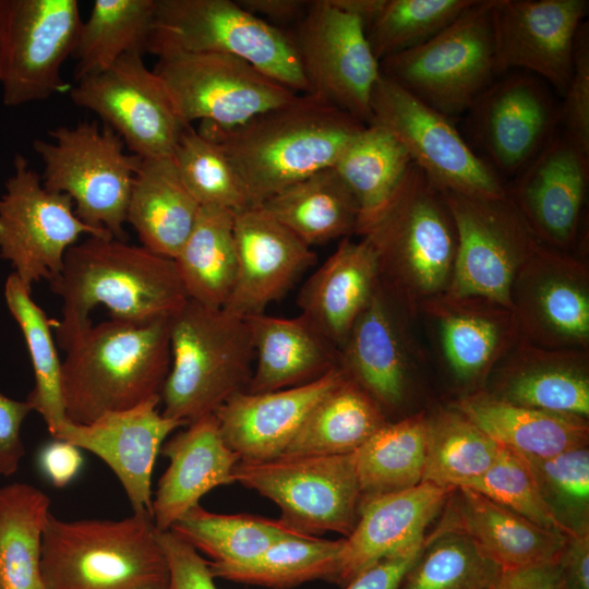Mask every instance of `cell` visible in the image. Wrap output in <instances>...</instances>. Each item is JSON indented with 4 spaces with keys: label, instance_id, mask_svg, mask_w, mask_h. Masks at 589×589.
<instances>
[{
    "label": "cell",
    "instance_id": "5b68a950",
    "mask_svg": "<svg viewBox=\"0 0 589 589\" xmlns=\"http://www.w3.org/2000/svg\"><path fill=\"white\" fill-rule=\"evenodd\" d=\"M152 516L63 520L51 513L41 539L46 589H169Z\"/></svg>",
    "mask_w": 589,
    "mask_h": 589
},
{
    "label": "cell",
    "instance_id": "7a4b0ae2",
    "mask_svg": "<svg viewBox=\"0 0 589 589\" xmlns=\"http://www.w3.org/2000/svg\"><path fill=\"white\" fill-rule=\"evenodd\" d=\"M61 298V318L51 322L57 346L92 325L104 305L112 320L149 322L172 316L188 301L173 260L112 237L89 236L65 253L49 281Z\"/></svg>",
    "mask_w": 589,
    "mask_h": 589
},
{
    "label": "cell",
    "instance_id": "8fae6325",
    "mask_svg": "<svg viewBox=\"0 0 589 589\" xmlns=\"http://www.w3.org/2000/svg\"><path fill=\"white\" fill-rule=\"evenodd\" d=\"M83 235L112 237L83 223L72 200L47 190L28 159L15 154L0 195V259L32 291L34 284L60 273L65 253Z\"/></svg>",
    "mask_w": 589,
    "mask_h": 589
},
{
    "label": "cell",
    "instance_id": "ba28073f",
    "mask_svg": "<svg viewBox=\"0 0 589 589\" xmlns=\"http://www.w3.org/2000/svg\"><path fill=\"white\" fill-rule=\"evenodd\" d=\"M49 136L33 142L44 165V187L68 195L86 225L128 241L123 225L142 158L125 153L121 137L97 121L60 125Z\"/></svg>",
    "mask_w": 589,
    "mask_h": 589
},
{
    "label": "cell",
    "instance_id": "60d3db41",
    "mask_svg": "<svg viewBox=\"0 0 589 589\" xmlns=\"http://www.w3.org/2000/svg\"><path fill=\"white\" fill-rule=\"evenodd\" d=\"M428 417L386 422L356 453L361 500L410 489L423 480Z\"/></svg>",
    "mask_w": 589,
    "mask_h": 589
},
{
    "label": "cell",
    "instance_id": "f6af8a7d",
    "mask_svg": "<svg viewBox=\"0 0 589 589\" xmlns=\"http://www.w3.org/2000/svg\"><path fill=\"white\" fill-rule=\"evenodd\" d=\"M502 446L457 410L428 418L423 481L456 489L482 476Z\"/></svg>",
    "mask_w": 589,
    "mask_h": 589
},
{
    "label": "cell",
    "instance_id": "6125c7cd",
    "mask_svg": "<svg viewBox=\"0 0 589 589\" xmlns=\"http://www.w3.org/2000/svg\"><path fill=\"white\" fill-rule=\"evenodd\" d=\"M2 77V34H1V17H0V82Z\"/></svg>",
    "mask_w": 589,
    "mask_h": 589
},
{
    "label": "cell",
    "instance_id": "5bb4252c",
    "mask_svg": "<svg viewBox=\"0 0 589 589\" xmlns=\"http://www.w3.org/2000/svg\"><path fill=\"white\" fill-rule=\"evenodd\" d=\"M154 72L180 119L190 124H242L299 95L249 62L223 53H161Z\"/></svg>",
    "mask_w": 589,
    "mask_h": 589
},
{
    "label": "cell",
    "instance_id": "db71d44e",
    "mask_svg": "<svg viewBox=\"0 0 589 589\" xmlns=\"http://www.w3.org/2000/svg\"><path fill=\"white\" fill-rule=\"evenodd\" d=\"M32 411L26 399H13L0 390V476H12L20 467L25 455L21 429Z\"/></svg>",
    "mask_w": 589,
    "mask_h": 589
},
{
    "label": "cell",
    "instance_id": "f546056e",
    "mask_svg": "<svg viewBox=\"0 0 589 589\" xmlns=\"http://www.w3.org/2000/svg\"><path fill=\"white\" fill-rule=\"evenodd\" d=\"M494 392L503 400L543 411L589 414L588 350H556L522 338L497 363Z\"/></svg>",
    "mask_w": 589,
    "mask_h": 589
},
{
    "label": "cell",
    "instance_id": "ac0fdd59",
    "mask_svg": "<svg viewBox=\"0 0 589 589\" xmlns=\"http://www.w3.org/2000/svg\"><path fill=\"white\" fill-rule=\"evenodd\" d=\"M519 337L548 349L588 350L587 264L542 243L519 268L510 289Z\"/></svg>",
    "mask_w": 589,
    "mask_h": 589
},
{
    "label": "cell",
    "instance_id": "7bdbcfd3",
    "mask_svg": "<svg viewBox=\"0 0 589 589\" xmlns=\"http://www.w3.org/2000/svg\"><path fill=\"white\" fill-rule=\"evenodd\" d=\"M31 293L15 274L9 275L3 291L5 304L22 332L35 377L26 400L41 416L50 435L55 436L68 421L61 389L62 361L51 332V321Z\"/></svg>",
    "mask_w": 589,
    "mask_h": 589
},
{
    "label": "cell",
    "instance_id": "484cf974",
    "mask_svg": "<svg viewBox=\"0 0 589 589\" xmlns=\"http://www.w3.org/2000/svg\"><path fill=\"white\" fill-rule=\"evenodd\" d=\"M441 513L430 537L462 534L501 569L558 561L568 540L469 488L454 489Z\"/></svg>",
    "mask_w": 589,
    "mask_h": 589
},
{
    "label": "cell",
    "instance_id": "1f68e13d",
    "mask_svg": "<svg viewBox=\"0 0 589 589\" xmlns=\"http://www.w3.org/2000/svg\"><path fill=\"white\" fill-rule=\"evenodd\" d=\"M254 348L247 392L264 393L311 383L339 368V350L303 315L244 317Z\"/></svg>",
    "mask_w": 589,
    "mask_h": 589
},
{
    "label": "cell",
    "instance_id": "e0dca14e",
    "mask_svg": "<svg viewBox=\"0 0 589 589\" xmlns=\"http://www.w3.org/2000/svg\"><path fill=\"white\" fill-rule=\"evenodd\" d=\"M142 56L125 55L109 69L80 80L70 97L112 129L131 154L140 158L171 157L187 123Z\"/></svg>",
    "mask_w": 589,
    "mask_h": 589
},
{
    "label": "cell",
    "instance_id": "7402d4cb",
    "mask_svg": "<svg viewBox=\"0 0 589 589\" xmlns=\"http://www.w3.org/2000/svg\"><path fill=\"white\" fill-rule=\"evenodd\" d=\"M588 178L589 154L555 133L506 193L542 244L567 252L577 237Z\"/></svg>",
    "mask_w": 589,
    "mask_h": 589
},
{
    "label": "cell",
    "instance_id": "bcb514c9",
    "mask_svg": "<svg viewBox=\"0 0 589 589\" xmlns=\"http://www.w3.org/2000/svg\"><path fill=\"white\" fill-rule=\"evenodd\" d=\"M171 157L183 184L201 206L235 213L254 207L227 156L192 124L183 127Z\"/></svg>",
    "mask_w": 589,
    "mask_h": 589
},
{
    "label": "cell",
    "instance_id": "ee69618b",
    "mask_svg": "<svg viewBox=\"0 0 589 589\" xmlns=\"http://www.w3.org/2000/svg\"><path fill=\"white\" fill-rule=\"evenodd\" d=\"M199 553L219 564L251 561L273 543L286 537L302 534L280 519L237 514H216L200 504L188 510L170 529Z\"/></svg>",
    "mask_w": 589,
    "mask_h": 589
},
{
    "label": "cell",
    "instance_id": "44dd1931",
    "mask_svg": "<svg viewBox=\"0 0 589 589\" xmlns=\"http://www.w3.org/2000/svg\"><path fill=\"white\" fill-rule=\"evenodd\" d=\"M160 397L110 411L87 424L68 420L53 436L100 458L120 481L133 513L152 516V476L166 438L183 421L164 416Z\"/></svg>",
    "mask_w": 589,
    "mask_h": 589
},
{
    "label": "cell",
    "instance_id": "d4e9b609",
    "mask_svg": "<svg viewBox=\"0 0 589 589\" xmlns=\"http://www.w3.org/2000/svg\"><path fill=\"white\" fill-rule=\"evenodd\" d=\"M344 377L342 370L336 368L308 384L237 393L214 413L226 444L241 461L283 455L316 404Z\"/></svg>",
    "mask_w": 589,
    "mask_h": 589
},
{
    "label": "cell",
    "instance_id": "6f0895ef",
    "mask_svg": "<svg viewBox=\"0 0 589 589\" xmlns=\"http://www.w3.org/2000/svg\"><path fill=\"white\" fill-rule=\"evenodd\" d=\"M38 461L46 478L56 488H63L80 472L83 456L75 445L55 440L41 449Z\"/></svg>",
    "mask_w": 589,
    "mask_h": 589
},
{
    "label": "cell",
    "instance_id": "ab89813d",
    "mask_svg": "<svg viewBox=\"0 0 589 589\" xmlns=\"http://www.w3.org/2000/svg\"><path fill=\"white\" fill-rule=\"evenodd\" d=\"M157 0H96L82 23L73 77L80 80L109 69L129 53L147 52Z\"/></svg>",
    "mask_w": 589,
    "mask_h": 589
},
{
    "label": "cell",
    "instance_id": "f35d334b",
    "mask_svg": "<svg viewBox=\"0 0 589 589\" xmlns=\"http://www.w3.org/2000/svg\"><path fill=\"white\" fill-rule=\"evenodd\" d=\"M49 496L34 485L0 486V582L2 589H46L41 539Z\"/></svg>",
    "mask_w": 589,
    "mask_h": 589
},
{
    "label": "cell",
    "instance_id": "603a6c76",
    "mask_svg": "<svg viewBox=\"0 0 589 589\" xmlns=\"http://www.w3.org/2000/svg\"><path fill=\"white\" fill-rule=\"evenodd\" d=\"M237 276L224 306L245 317L265 313L316 262V253L263 207L236 213Z\"/></svg>",
    "mask_w": 589,
    "mask_h": 589
},
{
    "label": "cell",
    "instance_id": "9a60e30c",
    "mask_svg": "<svg viewBox=\"0 0 589 589\" xmlns=\"http://www.w3.org/2000/svg\"><path fill=\"white\" fill-rule=\"evenodd\" d=\"M2 103L17 107L61 91L82 20L76 0H0Z\"/></svg>",
    "mask_w": 589,
    "mask_h": 589
},
{
    "label": "cell",
    "instance_id": "94428289",
    "mask_svg": "<svg viewBox=\"0 0 589 589\" xmlns=\"http://www.w3.org/2000/svg\"><path fill=\"white\" fill-rule=\"evenodd\" d=\"M386 0H330L341 11L361 21L365 31L381 13Z\"/></svg>",
    "mask_w": 589,
    "mask_h": 589
},
{
    "label": "cell",
    "instance_id": "4fadbf2b",
    "mask_svg": "<svg viewBox=\"0 0 589 589\" xmlns=\"http://www.w3.org/2000/svg\"><path fill=\"white\" fill-rule=\"evenodd\" d=\"M441 192L457 235L446 292L486 299L510 310L514 279L541 242L507 195L486 199Z\"/></svg>",
    "mask_w": 589,
    "mask_h": 589
},
{
    "label": "cell",
    "instance_id": "52a82bcc",
    "mask_svg": "<svg viewBox=\"0 0 589 589\" xmlns=\"http://www.w3.org/2000/svg\"><path fill=\"white\" fill-rule=\"evenodd\" d=\"M211 52L240 58L299 94L309 85L289 32L231 0H157L147 52Z\"/></svg>",
    "mask_w": 589,
    "mask_h": 589
},
{
    "label": "cell",
    "instance_id": "7c38bea8",
    "mask_svg": "<svg viewBox=\"0 0 589 589\" xmlns=\"http://www.w3.org/2000/svg\"><path fill=\"white\" fill-rule=\"evenodd\" d=\"M372 118L390 132L440 191L486 199L507 195L500 176L462 139L450 117L381 74L371 97Z\"/></svg>",
    "mask_w": 589,
    "mask_h": 589
},
{
    "label": "cell",
    "instance_id": "f907efd6",
    "mask_svg": "<svg viewBox=\"0 0 589 589\" xmlns=\"http://www.w3.org/2000/svg\"><path fill=\"white\" fill-rule=\"evenodd\" d=\"M527 465L557 517L575 532L588 528L589 450L587 446L549 457L517 454Z\"/></svg>",
    "mask_w": 589,
    "mask_h": 589
},
{
    "label": "cell",
    "instance_id": "be15d7a7",
    "mask_svg": "<svg viewBox=\"0 0 589 589\" xmlns=\"http://www.w3.org/2000/svg\"><path fill=\"white\" fill-rule=\"evenodd\" d=\"M0 589H2V587H1V582H0Z\"/></svg>",
    "mask_w": 589,
    "mask_h": 589
},
{
    "label": "cell",
    "instance_id": "2e32d148",
    "mask_svg": "<svg viewBox=\"0 0 589 589\" xmlns=\"http://www.w3.org/2000/svg\"><path fill=\"white\" fill-rule=\"evenodd\" d=\"M289 33L308 94L370 124L371 97L381 70L361 21L330 0H315Z\"/></svg>",
    "mask_w": 589,
    "mask_h": 589
},
{
    "label": "cell",
    "instance_id": "f1b7e54d",
    "mask_svg": "<svg viewBox=\"0 0 589 589\" xmlns=\"http://www.w3.org/2000/svg\"><path fill=\"white\" fill-rule=\"evenodd\" d=\"M420 311L437 326L443 357L461 382L484 378L519 338L512 311L486 299L445 292Z\"/></svg>",
    "mask_w": 589,
    "mask_h": 589
},
{
    "label": "cell",
    "instance_id": "8d00e7d4",
    "mask_svg": "<svg viewBox=\"0 0 589 589\" xmlns=\"http://www.w3.org/2000/svg\"><path fill=\"white\" fill-rule=\"evenodd\" d=\"M386 422L381 406L345 375L316 404L283 455L353 454Z\"/></svg>",
    "mask_w": 589,
    "mask_h": 589
},
{
    "label": "cell",
    "instance_id": "d590c367",
    "mask_svg": "<svg viewBox=\"0 0 589 589\" xmlns=\"http://www.w3.org/2000/svg\"><path fill=\"white\" fill-rule=\"evenodd\" d=\"M236 213L201 206L194 226L173 259L188 299L224 309L237 276Z\"/></svg>",
    "mask_w": 589,
    "mask_h": 589
},
{
    "label": "cell",
    "instance_id": "11a10c76",
    "mask_svg": "<svg viewBox=\"0 0 589 589\" xmlns=\"http://www.w3.org/2000/svg\"><path fill=\"white\" fill-rule=\"evenodd\" d=\"M426 544L425 536L409 548L381 560L349 581L342 589H399Z\"/></svg>",
    "mask_w": 589,
    "mask_h": 589
},
{
    "label": "cell",
    "instance_id": "ffe728a7",
    "mask_svg": "<svg viewBox=\"0 0 589 589\" xmlns=\"http://www.w3.org/2000/svg\"><path fill=\"white\" fill-rule=\"evenodd\" d=\"M469 110L473 136L498 176L517 175L561 122V109L546 87L528 74L489 85Z\"/></svg>",
    "mask_w": 589,
    "mask_h": 589
},
{
    "label": "cell",
    "instance_id": "680465c9",
    "mask_svg": "<svg viewBox=\"0 0 589 589\" xmlns=\"http://www.w3.org/2000/svg\"><path fill=\"white\" fill-rule=\"evenodd\" d=\"M565 589H589V529L567 540L560 557Z\"/></svg>",
    "mask_w": 589,
    "mask_h": 589
},
{
    "label": "cell",
    "instance_id": "83f0119b",
    "mask_svg": "<svg viewBox=\"0 0 589 589\" xmlns=\"http://www.w3.org/2000/svg\"><path fill=\"white\" fill-rule=\"evenodd\" d=\"M168 441L160 453L169 466L153 497L152 518L157 530H169L211 490L233 482L240 457L225 442L215 414L205 416Z\"/></svg>",
    "mask_w": 589,
    "mask_h": 589
},
{
    "label": "cell",
    "instance_id": "277c9868",
    "mask_svg": "<svg viewBox=\"0 0 589 589\" xmlns=\"http://www.w3.org/2000/svg\"><path fill=\"white\" fill-rule=\"evenodd\" d=\"M359 236L376 253L382 287L409 315L447 291L457 249L455 225L442 192L414 164Z\"/></svg>",
    "mask_w": 589,
    "mask_h": 589
},
{
    "label": "cell",
    "instance_id": "91938a15",
    "mask_svg": "<svg viewBox=\"0 0 589 589\" xmlns=\"http://www.w3.org/2000/svg\"><path fill=\"white\" fill-rule=\"evenodd\" d=\"M311 1L305 0H237L251 14L277 24H296L304 16Z\"/></svg>",
    "mask_w": 589,
    "mask_h": 589
},
{
    "label": "cell",
    "instance_id": "c3c4849f",
    "mask_svg": "<svg viewBox=\"0 0 589 589\" xmlns=\"http://www.w3.org/2000/svg\"><path fill=\"white\" fill-rule=\"evenodd\" d=\"M476 0H386L366 28L374 57H386L423 44L440 33Z\"/></svg>",
    "mask_w": 589,
    "mask_h": 589
},
{
    "label": "cell",
    "instance_id": "b9f144b4",
    "mask_svg": "<svg viewBox=\"0 0 589 589\" xmlns=\"http://www.w3.org/2000/svg\"><path fill=\"white\" fill-rule=\"evenodd\" d=\"M344 538L337 540L294 534L280 539L255 558L238 564L208 562L215 578L288 589L308 581H329L334 575Z\"/></svg>",
    "mask_w": 589,
    "mask_h": 589
},
{
    "label": "cell",
    "instance_id": "836d02e7",
    "mask_svg": "<svg viewBox=\"0 0 589 589\" xmlns=\"http://www.w3.org/2000/svg\"><path fill=\"white\" fill-rule=\"evenodd\" d=\"M201 205L183 184L172 157L142 158L135 172L127 223L142 247L173 260L189 237Z\"/></svg>",
    "mask_w": 589,
    "mask_h": 589
},
{
    "label": "cell",
    "instance_id": "8992f818",
    "mask_svg": "<svg viewBox=\"0 0 589 589\" xmlns=\"http://www.w3.org/2000/svg\"><path fill=\"white\" fill-rule=\"evenodd\" d=\"M171 363L161 413L187 425L247 389L254 348L244 317L188 301L169 317Z\"/></svg>",
    "mask_w": 589,
    "mask_h": 589
},
{
    "label": "cell",
    "instance_id": "d6986e66",
    "mask_svg": "<svg viewBox=\"0 0 589 589\" xmlns=\"http://www.w3.org/2000/svg\"><path fill=\"white\" fill-rule=\"evenodd\" d=\"M587 0H492L495 73L527 69L564 95Z\"/></svg>",
    "mask_w": 589,
    "mask_h": 589
},
{
    "label": "cell",
    "instance_id": "3957f363",
    "mask_svg": "<svg viewBox=\"0 0 589 589\" xmlns=\"http://www.w3.org/2000/svg\"><path fill=\"white\" fill-rule=\"evenodd\" d=\"M64 351L65 414L73 423L87 424L106 412L160 397L171 363L169 317L110 318L77 333Z\"/></svg>",
    "mask_w": 589,
    "mask_h": 589
},
{
    "label": "cell",
    "instance_id": "6da1fadb",
    "mask_svg": "<svg viewBox=\"0 0 589 589\" xmlns=\"http://www.w3.org/2000/svg\"><path fill=\"white\" fill-rule=\"evenodd\" d=\"M365 125L312 95L299 94L242 124L201 122L197 131L227 156L257 207L304 178L334 167Z\"/></svg>",
    "mask_w": 589,
    "mask_h": 589
},
{
    "label": "cell",
    "instance_id": "7dc6e473",
    "mask_svg": "<svg viewBox=\"0 0 589 589\" xmlns=\"http://www.w3.org/2000/svg\"><path fill=\"white\" fill-rule=\"evenodd\" d=\"M428 544L399 589H491L501 568L459 533L426 534Z\"/></svg>",
    "mask_w": 589,
    "mask_h": 589
},
{
    "label": "cell",
    "instance_id": "e575fe53",
    "mask_svg": "<svg viewBox=\"0 0 589 589\" xmlns=\"http://www.w3.org/2000/svg\"><path fill=\"white\" fill-rule=\"evenodd\" d=\"M260 206L311 248L349 238L358 228V204L334 167L304 178Z\"/></svg>",
    "mask_w": 589,
    "mask_h": 589
},
{
    "label": "cell",
    "instance_id": "681fc988",
    "mask_svg": "<svg viewBox=\"0 0 589 589\" xmlns=\"http://www.w3.org/2000/svg\"><path fill=\"white\" fill-rule=\"evenodd\" d=\"M464 488L485 495L546 530L568 539L578 533L554 513L524 460L503 446L494 464Z\"/></svg>",
    "mask_w": 589,
    "mask_h": 589
},
{
    "label": "cell",
    "instance_id": "9f6ffc18",
    "mask_svg": "<svg viewBox=\"0 0 589 589\" xmlns=\"http://www.w3.org/2000/svg\"><path fill=\"white\" fill-rule=\"evenodd\" d=\"M491 589H565L558 561L501 569Z\"/></svg>",
    "mask_w": 589,
    "mask_h": 589
},
{
    "label": "cell",
    "instance_id": "f5cc1de1",
    "mask_svg": "<svg viewBox=\"0 0 589 589\" xmlns=\"http://www.w3.org/2000/svg\"><path fill=\"white\" fill-rule=\"evenodd\" d=\"M157 540L165 555L169 589H218L208 561L171 530H157Z\"/></svg>",
    "mask_w": 589,
    "mask_h": 589
},
{
    "label": "cell",
    "instance_id": "816d5d0a",
    "mask_svg": "<svg viewBox=\"0 0 589 589\" xmlns=\"http://www.w3.org/2000/svg\"><path fill=\"white\" fill-rule=\"evenodd\" d=\"M563 96L560 108L563 133L589 154V32L585 22L577 34L573 72Z\"/></svg>",
    "mask_w": 589,
    "mask_h": 589
},
{
    "label": "cell",
    "instance_id": "4dcf8cb0",
    "mask_svg": "<svg viewBox=\"0 0 589 589\" xmlns=\"http://www.w3.org/2000/svg\"><path fill=\"white\" fill-rule=\"evenodd\" d=\"M380 283L378 262L371 243L344 238L336 250L310 275L297 304L338 350Z\"/></svg>",
    "mask_w": 589,
    "mask_h": 589
},
{
    "label": "cell",
    "instance_id": "cb8c5ba5",
    "mask_svg": "<svg viewBox=\"0 0 589 589\" xmlns=\"http://www.w3.org/2000/svg\"><path fill=\"white\" fill-rule=\"evenodd\" d=\"M453 490L423 481L407 490L362 498L357 524L344 538L329 582L344 587L381 560L424 539Z\"/></svg>",
    "mask_w": 589,
    "mask_h": 589
},
{
    "label": "cell",
    "instance_id": "30bf717a",
    "mask_svg": "<svg viewBox=\"0 0 589 589\" xmlns=\"http://www.w3.org/2000/svg\"><path fill=\"white\" fill-rule=\"evenodd\" d=\"M233 482L271 500L280 520L296 532L320 537L353 530L361 503L354 455H280L239 461Z\"/></svg>",
    "mask_w": 589,
    "mask_h": 589
},
{
    "label": "cell",
    "instance_id": "74e56055",
    "mask_svg": "<svg viewBox=\"0 0 589 589\" xmlns=\"http://www.w3.org/2000/svg\"><path fill=\"white\" fill-rule=\"evenodd\" d=\"M411 164L401 143L377 124L365 125L346 147L334 168L358 204L356 235L383 211Z\"/></svg>",
    "mask_w": 589,
    "mask_h": 589
},
{
    "label": "cell",
    "instance_id": "d6a6232c",
    "mask_svg": "<svg viewBox=\"0 0 589 589\" xmlns=\"http://www.w3.org/2000/svg\"><path fill=\"white\" fill-rule=\"evenodd\" d=\"M498 445L527 457H549L588 444L586 418L516 405L480 390L456 409Z\"/></svg>",
    "mask_w": 589,
    "mask_h": 589
},
{
    "label": "cell",
    "instance_id": "9c48e42d",
    "mask_svg": "<svg viewBox=\"0 0 589 589\" xmlns=\"http://www.w3.org/2000/svg\"><path fill=\"white\" fill-rule=\"evenodd\" d=\"M492 0H476L423 44L380 61L381 74L450 117L469 110L495 75Z\"/></svg>",
    "mask_w": 589,
    "mask_h": 589
},
{
    "label": "cell",
    "instance_id": "4316f807",
    "mask_svg": "<svg viewBox=\"0 0 589 589\" xmlns=\"http://www.w3.org/2000/svg\"><path fill=\"white\" fill-rule=\"evenodd\" d=\"M404 314L407 311L378 283L339 349V368L384 412L398 408L407 394L411 356Z\"/></svg>",
    "mask_w": 589,
    "mask_h": 589
}]
</instances>
